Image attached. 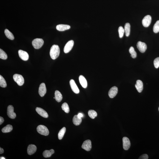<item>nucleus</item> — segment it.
<instances>
[{"label": "nucleus", "instance_id": "1", "mask_svg": "<svg viewBox=\"0 0 159 159\" xmlns=\"http://www.w3.org/2000/svg\"><path fill=\"white\" fill-rule=\"evenodd\" d=\"M60 53V49L59 46L55 45H52L50 51V55L52 59H56L59 56Z\"/></svg>", "mask_w": 159, "mask_h": 159}, {"label": "nucleus", "instance_id": "2", "mask_svg": "<svg viewBox=\"0 0 159 159\" xmlns=\"http://www.w3.org/2000/svg\"><path fill=\"white\" fill-rule=\"evenodd\" d=\"M44 42L42 39L36 38L32 41V44L33 47L35 49L41 48L44 45Z\"/></svg>", "mask_w": 159, "mask_h": 159}, {"label": "nucleus", "instance_id": "3", "mask_svg": "<svg viewBox=\"0 0 159 159\" xmlns=\"http://www.w3.org/2000/svg\"><path fill=\"white\" fill-rule=\"evenodd\" d=\"M37 131L39 133L43 135L47 136L49 134V131L47 128L43 125H40L37 128Z\"/></svg>", "mask_w": 159, "mask_h": 159}, {"label": "nucleus", "instance_id": "4", "mask_svg": "<svg viewBox=\"0 0 159 159\" xmlns=\"http://www.w3.org/2000/svg\"><path fill=\"white\" fill-rule=\"evenodd\" d=\"M13 78L14 81L18 85L22 86L24 84V79L22 75L18 74H15L13 75Z\"/></svg>", "mask_w": 159, "mask_h": 159}, {"label": "nucleus", "instance_id": "5", "mask_svg": "<svg viewBox=\"0 0 159 159\" xmlns=\"http://www.w3.org/2000/svg\"><path fill=\"white\" fill-rule=\"evenodd\" d=\"M7 114L9 118L14 119L16 116V114L14 112V108L13 106L9 105L7 107Z\"/></svg>", "mask_w": 159, "mask_h": 159}, {"label": "nucleus", "instance_id": "6", "mask_svg": "<svg viewBox=\"0 0 159 159\" xmlns=\"http://www.w3.org/2000/svg\"><path fill=\"white\" fill-rule=\"evenodd\" d=\"M151 21H152V17L150 15H147L143 18L142 21V24L144 27H148L150 25Z\"/></svg>", "mask_w": 159, "mask_h": 159}, {"label": "nucleus", "instance_id": "7", "mask_svg": "<svg viewBox=\"0 0 159 159\" xmlns=\"http://www.w3.org/2000/svg\"><path fill=\"white\" fill-rule=\"evenodd\" d=\"M74 44L73 40H70L65 45L64 48V51L65 53H68L71 50Z\"/></svg>", "mask_w": 159, "mask_h": 159}, {"label": "nucleus", "instance_id": "8", "mask_svg": "<svg viewBox=\"0 0 159 159\" xmlns=\"http://www.w3.org/2000/svg\"><path fill=\"white\" fill-rule=\"evenodd\" d=\"M82 148L86 151H90L92 148L91 142V140H88L85 141L82 146Z\"/></svg>", "mask_w": 159, "mask_h": 159}, {"label": "nucleus", "instance_id": "9", "mask_svg": "<svg viewBox=\"0 0 159 159\" xmlns=\"http://www.w3.org/2000/svg\"><path fill=\"white\" fill-rule=\"evenodd\" d=\"M137 47L141 53H144L145 52L147 48L145 43L140 41L137 43Z\"/></svg>", "mask_w": 159, "mask_h": 159}, {"label": "nucleus", "instance_id": "10", "mask_svg": "<svg viewBox=\"0 0 159 159\" xmlns=\"http://www.w3.org/2000/svg\"><path fill=\"white\" fill-rule=\"evenodd\" d=\"M123 147L125 150H127L131 146L130 141L127 137H125L123 138Z\"/></svg>", "mask_w": 159, "mask_h": 159}, {"label": "nucleus", "instance_id": "11", "mask_svg": "<svg viewBox=\"0 0 159 159\" xmlns=\"http://www.w3.org/2000/svg\"><path fill=\"white\" fill-rule=\"evenodd\" d=\"M46 90L45 85L44 83H42L40 84L39 89V93L41 97L44 96L46 93Z\"/></svg>", "mask_w": 159, "mask_h": 159}, {"label": "nucleus", "instance_id": "12", "mask_svg": "<svg viewBox=\"0 0 159 159\" xmlns=\"http://www.w3.org/2000/svg\"><path fill=\"white\" fill-rule=\"evenodd\" d=\"M18 52L19 57L21 59L24 61H27L28 59L29 55L27 52L23 50H19Z\"/></svg>", "mask_w": 159, "mask_h": 159}, {"label": "nucleus", "instance_id": "13", "mask_svg": "<svg viewBox=\"0 0 159 159\" xmlns=\"http://www.w3.org/2000/svg\"><path fill=\"white\" fill-rule=\"evenodd\" d=\"M70 84L71 89L72 91L75 93L78 94L79 93V90L73 80L71 79L70 80Z\"/></svg>", "mask_w": 159, "mask_h": 159}, {"label": "nucleus", "instance_id": "14", "mask_svg": "<svg viewBox=\"0 0 159 159\" xmlns=\"http://www.w3.org/2000/svg\"><path fill=\"white\" fill-rule=\"evenodd\" d=\"M118 92V88L116 86H114L111 88L109 91V96L111 98H113L116 95Z\"/></svg>", "mask_w": 159, "mask_h": 159}, {"label": "nucleus", "instance_id": "15", "mask_svg": "<svg viewBox=\"0 0 159 159\" xmlns=\"http://www.w3.org/2000/svg\"><path fill=\"white\" fill-rule=\"evenodd\" d=\"M36 111L37 113L41 116L45 118H47L48 117V115L47 113L45 111L41 108L37 107Z\"/></svg>", "mask_w": 159, "mask_h": 159}, {"label": "nucleus", "instance_id": "16", "mask_svg": "<svg viewBox=\"0 0 159 159\" xmlns=\"http://www.w3.org/2000/svg\"><path fill=\"white\" fill-rule=\"evenodd\" d=\"M36 146L33 144H30L28 147L27 149V153L29 155H31L34 154L37 150Z\"/></svg>", "mask_w": 159, "mask_h": 159}, {"label": "nucleus", "instance_id": "17", "mask_svg": "<svg viewBox=\"0 0 159 159\" xmlns=\"http://www.w3.org/2000/svg\"><path fill=\"white\" fill-rule=\"evenodd\" d=\"M70 28V26L67 24H59L56 27L57 30L60 31H64L68 30Z\"/></svg>", "mask_w": 159, "mask_h": 159}, {"label": "nucleus", "instance_id": "18", "mask_svg": "<svg viewBox=\"0 0 159 159\" xmlns=\"http://www.w3.org/2000/svg\"><path fill=\"white\" fill-rule=\"evenodd\" d=\"M135 87L139 92H141L143 89V84L141 81L140 80H137L136 84L135 85Z\"/></svg>", "mask_w": 159, "mask_h": 159}, {"label": "nucleus", "instance_id": "19", "mask_svg": "<svg viewBox=\"0 0 159 159\" xmlns=\"http://www.w3.org/2000/svg\"><path fill=\"white\" fill-rule=\"evenodd\" d=\"M80 84L82 87L86 89L87 86V80L82 75H80L79 78Z\"/></svg>", "mask_w": 159, "mask_h": 159}, {"label": "nucleus", "instance_id": "20", "mask_svg": "<svg viewBox=\"0 0 159 159\" xmlns=\"http://www.w3.org/2000/svg\"><path fill=\"white\" fill-rule=\"evenodd\" d=\"M54 152L55 151L53 149H51L50 150H45L43 153V155L45 158H48L51 157Z\"/></svg>", "mask_w": 159, "mask_h": 159}, {"label": "nucleus", "instance_id": "21", "mask_svg": "<svg viewBox=\"0 0 159 159\" xmlns=\"http://www.w3.org/2000/svg\"><path fill=\"white\" fill-rule=\"evenodd\" d=\"M55 99L57 102H60L62 99L63 96L62 94L58 91H55Z\"/></svg>", "mask_w": 159, "mask_h": 159}, {"label": "nucleus", "instance_id": "22", "mask_svg": "<svg viewBox=\"0 0 159 159\" xmlns=\"http://www.w3.org/2000/svg\"><path fill=\"white\" fill-rule=\"evenodd\" d=\"M72 121L74 124L75 126H78L81 124L82 120L81 118H79L78 115H75L73 117Z\"/></svg>", "mask_w": 159, "mask_h": 159}, {"label": "nucleus", "instance_id": "23", "mask_svg": "<svg viewBox=\"0 0 159 159\" xmlns=\"http://www.w3.org/2000/svg\"><path fill=\"white\" fill-rule=\"evenodd\" d=\"M131 26L130 24L127 23L125 24L124 26V31L126 37H128L130 35V32Z\"/></svg>", "mask_w": 159, "mask_h": 159}, {"label": "nucleus", "instance_id": "24", "mask_svg": "<svg viewBox=\"0 0 159 159\" xmlns=\"http://www.w3.org/2000/svg\"><path fill=\"white\" fill-rule=\"evenodd\" d=\"M13 127L11 125L8 124L3 128L1 131L4 133H7L10 132L13 130Z\"/></svg>", "mask_w": 159, "mask_h": 159}, {"label": "nucleus", "instance_id": "25", "mask_svg": "<svg viewBox=\"0 0 159 159\" xmlns=\"http://www.w3.org/2000/svg\"><path fill=\"white\" fill-rule=\"evenodd\" d=\"M4 33L7 37L11 40H13L14 37L11 32L9 31L8 29H6L4 30Z\"/></svg>", "mask_w": 159, "mask_h": 159}, {"label": "nucleus", "instance_id": "26", "mask_svg": "<svg viewBox=\"0 0 159 159\" xmlns=\"http://www.w3.org/2000/svg\"><path fill=\"white\" fill-rule=\"evenodd\" d=\"M66 131V128L65 127H63L59 131L58 134V138L59 140L62 139Z\"/></svg>", "mask_w": 159, "mask_h": 159}, {"label": "nucleus", "instance_id": "27", "mask_svg": "<svg viewBox=\"0 0 159 159\" xmlns=\"http://www.w3.org/2000/svg\"><path fill=\"white\" fill-rule=\"evenodd\" d=\"M6 82L5 79L1 75H0V86L2 88L6 87Z\"/></svg>", "mask_w": 159, "mask_h": 159}, {"label": "nucleus", "instance_id": "28", "mask_svg": "<svg viewBox=\"0 0 159 159\" xmlns=\"http://www.w3.org/2000/svg\"><path fill=\"white\" fill-rule=\"evenodd\" d=\"M62 108L66 113H68L70 112L69 106L66 103H64L63 104L62 106Z\"/></svg>", "mask_w": 159, "mask_h": 159}, {"label": "nucleus", "instance_id": "29", "mask_svg": "<svg viewBox=\"0 0 159 159\" xmlns=\"http://www.w3.org/2000/svg\"><path fill=\"white\" fill-rule=\"evenodd\" d=\"M129 52L131 54V56L133 58H135L136 57L137 53L136 52L134 48L133 47H131L129 49Z\"/></svg>", "mask_w": 159, "mask_h": 159}, {"label": "nucleus", "instance_id": "30", "mask_svg": "<svg viewBox=\"0 0 159 159\" xmlns=\"http://www.w3.org/2000/svg\"><path fill=\"white\" fill-rule=\"evenodd\" d=\"M88 115L91 118L93 119L95 118L97 116V112L93 110H90L88 112Z\"/></svg>", "mask_w": 159, "mask_h": 159}, {"label": "nucleus", "instance_id": "31", "mask_svg": "<svg viewBox=\"0 0 159 159\" xmlns=\"http://www.w3.org/2000/svg\"><path fill=\"white\" fill-rule=\"evenodd\" d=\"M0 58L3 60H6L7 58V54L1 49H0Z\"/></svg>", "mask_w": 159, "mask_h": 159}, {"label": "nucleus", "instance_id": "32", "mask_svg": "<svg viewBox=\"0 0 159 159\" xmlns=\"http://www.w3.org/2000/svg\"><path fill=\"white\" fill-rule=\"evenodd\" d=\"M153 30L155 33H157L159 32V21H157L154 24Z\"/></svg>", "mask_w": 159, "mask_h": 159}, {"label": "nucleus", "instance_id": "33", "mask_svg": "<svg viewBox=\"0 0 159 159\" xmlns=\"http://www.w3.org/2000/svg\"><path fill=\"white\" fill-rule=\"evenodd\" d=\"M119 35L120 38H121L123 37L124 35L125 32L124 29L122 26H120L118 29Z\"/></svg>", "mask_w": 159, "mask_h": 159}, {"label": "nucleus", "instance_id": "34", "mask_svg": "<svg viewBox=\"0 0 159 159\" xmlns=\"http://www.w3.org/2000/svg\"><path fill=\"white\" fill-rule=\"evenodd\" d=\"M154 67L156 68H158L159 67V57L156 58L154 62Z\"/></svg>", "mask_w": 159, "mask_h": 159}, {"label": "nucleus", "instance_id": "35", "mask_svg": "<svg viewBox=\"0 0 159 159\" xmlns=\"http://www.w3.org/2000/svg\"><path fill=\"white\" fill-rule=\"evenodd\" d=\"M149 158L148 155L147 154H144L140 156L139 158V159H148Z\"/></svg>", "mask_w": 159, "mask_h": 159}, {"label": "nucleus", "instance_id": "36", "mask_svg": "<svg viewBox=\"0 0 159 159\" xmlns=\"http://www.w3.org/2000/svg\"><path fill=\"white\" fill-rule=\"evenodd\" d=\"M4 121V120L3 118L2 117H0V125L2 124Z\"/></svg>", "mask_w": 159, "mask_h": 159}, {"label": "nucleus", "instance_id": "37", "mask_svg": "<svg viewBox=\"0 0 159 159\" xmlns=\"http://www.w3.org/2000/svg\"><path fill=\"white\" fill-rule=\"evenodd\" d=\"M78 116L79 118H82V117H83V115L81 113H80L78 114Z\"/></svg>", "mask_w": 159, "mask_h": 159}, {"label": "nucleus", "instance_id": "38", "mask_svg": "<svg viewBox=\"0 0 159 159\" xmlns=\"http://www.w3.org/2000/svg\"><path fill=\"white\" fill-rule=\"evenodd\" d=\"M4 152V149H2V148H0V154H2Z\"/></svg>", "mask_w": 159, "mask_h": 159}, {"label": "nucleus", "instance_id": "39", "mask_svg": "<svg viewBox=\"0 0 159 159\" xmlns=\"http://www.w3.org/2000/svg\"><path fill=\"white\" fill-rule=\"evenodd\" d=\"M0 159H5L4 158V157H0Z\"/></svg>", "mask_w": 159, "mask_h": 159}, {"label": "nucleus", "instance_id": "40", "mask_svg": "<svg viewBox=\"0 0 159 159\" xmlns=\"http://www.w3.org/2000/svg\"></svg>", "mask_w": 159, "mask_h": 159}]
</instances>
